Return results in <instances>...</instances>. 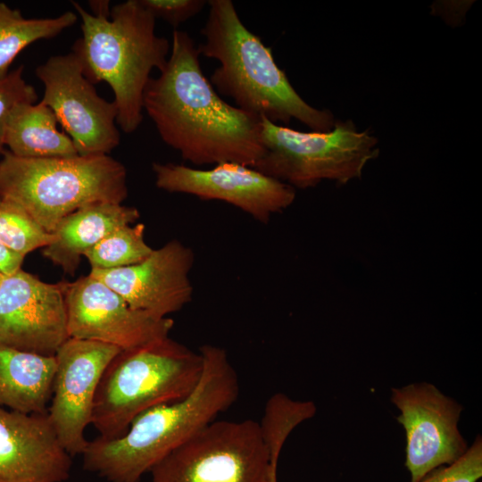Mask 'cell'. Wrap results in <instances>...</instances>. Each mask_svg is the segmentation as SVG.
Instances as JSON below:
<instances>
[{
  "label": "cell",
  "mask_w": 482,
  "mask_h": 482,
  "mask_svg": "<svg viewBox=\"0 0 482 482\" xmlns=\"http://www.w3.org/2000/svg\"><path fill=\"white\" fill-rule=\"evenodd\" d=\"M199 56L188 33L174 29L168 62L149 79L143 109L183 160L253 168L263 154L262 118L225 102L204 75Z\"/></svg>",
  "instance_id": "cell-1"
},
{
  "label": "cell",
  "mask_w": 482,
  "mask_h": 482,
  "mask_svg": "<svg viewBox=\"0 0 482 482\" xmlns=\"http://www.w3.org/2000/svg\"><path fill=\"white\" fill-rule=\"evenodd\" d=\"M41 102L54 112L79 155L109 154L120 140L114 102L100 96L74 53L51 56L36 69Z\"/></svg>",
  "instance_id": "cell-9"
},
{
  "label": "cell",
  "mask_w": 482,
  "mask_h": 482,
  "mask_svg": "<svg viewBox=\"0 0 482 482\" xmlns=\"http://www.w3.org/2000/svg\"><path fill=\"white\" fill-rule=\"evenodd\" d=\"M258 422L214 420L151 470L152 482H262L273 465Z\"/></svg>",
  "instance_id": "cell-8"
},
{
  "label": "cell",
  "mask_w": 482,
  "mask_h": 482,
  "mask_svg": "<svg viewBox=\"0 0 482 482\" xmlns=\"http://www.w3.org/2000/svg\"><path fill=\"white\" fill-rule=\"evenodd\" d=\"M71 463L47 412L0 407V482H63Z\"/></svg>",
  "instance_id": "cell-16"
},
{
  "label": "cell",
  "mask_w": 482,
  "mask_h": 482,
  "mask_svg": "<svg viewBox=\"0 0 482 482\" xmlns=\"http://www.w3.org/2000/svg\"><path fill=\"white\" fill-rule=\"evenodd\" d=\"M143 223L119 227L90 248L84 256L91 270H110L144 261L153 252L144 237Z\"/></svg>",
  "instance_id": "cell-21"
},
{
  "label": "cell",
  "mask_w": 482,
  "mask_h": 482,
  "mask_svg": "<svg viewBox=\"0 0 482 482\" xmlns=\"http://www.w3.org/2000/svg\"><path fill=\"white\" fill-rule=\"evenodd\" d=\"M120 351L112 345L69 337L54 354L56 370L47 415L71 457L81 455L87 445L85 429L91 423L99 382Z\"/></svg>",
  "instance_id": "cell-13"
},
{
  "label": "cell",
  "mask_w": 482,
  "mask_h": 482,
  "mask_svg": "<svg viewBox=\"0 0 482 482\" xmlns=\"http://www.w3.org/2000/svg\"><path fill=\"white\" fill-rule=\"evenodd\" d=\"M55 370L54 356L0 344V407L23 413L47 412Z\"/></svg>",
  "instance_id": "cell-18"
},
{
  "label": "cell",
  "mask_w": 482,
  "mask_h": 482,
  "mask_svg": "<svg viewBox=\"0 0 482 482\" xmlns=\"http://www.w3.org/2000/svg\"><path fill=\"white\" fill-rule=\"evenodd\" d=\"M69 337L131 350L169 337L173 320L132 308L119 294L90 274L66 283Z\"/></svg>",
  "instance_id": "cell-12"
},
{
  "label": "cell",
  "mask_w": 482,
  "mask_h": 482,
  "mask_svg": "<svg viewBox=\"0 0 482 482\" xmlns=\"http://www.w3.org/2000/svg\"><path fill=\"white\" fill-rule=\"evenodd\" d=\"M391 402L405 431V467L411 482H420L432 470L450 465L468 450L458 423L461 404L427 382L391 390Z\"/></svg>",
  "instance_id": "cell-10"
},
{
  "label": "cell",
  "mask_w": 482,
  "mask_h": 482,
  "mask_svg": "<svg viewBox=\"0 0 482 482\" xmlns=\"http://www.w3.org/2000/svg\"><path fill=\"white\" fill-rule=\"evenodd\" d=\"M4 276V274L1 272V270H0V282L2 281Z\"/></svg>",
  "instance_id": "cell-30"
},
{
  "label": "cell",
  "mask_w": 482,
  "mask_h": 482,
  "mask_svg": "<svg viewBox=\"0 0 482 482\" xmlns=\"http://www.w3.org/2000/svg\"><path fill=\"white\" fill-rule=\"evenodd\" d=\"M203 357L169 337L120 351L99 382L91 424L100 437L122 436L144 411L187 396L203 371Z\"/></svg>",
  "instance_id": "cell-5"
},
{
  "label": "cell",
  "mask_w": 482,
  "mask_h": 482,
  "mask_svg": "<svg viewBox=\"0 0 482 482\" xmlns=\"http://www.w3.org/2000/svg\"><path fill=\"white\" fill-rule=\"evenodd\" d=\"M21 65L0 79V154L4 151V134L8 119L16 106L23 103H36L37 92L23 78Z\"/></svg>",
  "instance_id": "cell-24"
},
{
  "label": "cell",
  "mask_w": 482,
  "mask_h": 482,
  "mask_svg": "<svg viewBox=\"0 0 482 482\" xmlns=\"http://www.w3.org/2000/svg\"><path fill=\"white\" fill-rule=\"evenodd\" d=\"M66 283H46L21 269L0 282V344L54 356L69 338Z\"/></svg>",
  "instance_id": "cell-14"
},
{
  "label": "cell",
  "mask_w": 482,
  "mask_h": 482,
  "mask_svg": "<svg viewBox=\"0 0 482 482\" xmlns=\"http://www.w3.org/2000/svg\"><path fill=\"white\" fill-rule=\"evenodd\" d=\"M316 406L312 401H296L282 393L273 395L266 403L259 424L262 440L273 461L278 462L281 450L291 432L312 418Z\"/></svg>",
  "instance_id": "cell-22"
},
{
  "label": "cell",
  "mask_w": 482,
  "mask_h": 482,
  "mask_svg": "<svg viewBox=\"0 0 482 482\" xmlns=\"http://www.w3.org/2000/svg\"><path fill=\"white\" fill-rule=\"evenodd\" d=\"M262 482H278V465H273Z\"/></svg>",
  "instance_id": "cell-29"
},
{
  "label": "cell",
  "mask_w": 482,
  "mask_h": 482,
  "mask_svg": "<svg viewBox=\"0 0 482 482\" xmlns=\"http://www.w3.org/2000/svg\"><path fill=\"white\" fill-rule=\"evenodd\" d=\"M137 208L115 203H93L65 216L52 232L54 240L43 248L44 257L73 275L81 256L115 229L133 224Z\"/></svg>",
  "instance_id": "cell-17"
},
{
  "label": "cell",
  "mask_w": 482,
  "mask_h": 482,
  "mask_svg": "<svg viewBox=\"0 0 482 482\" xmlns=\"http://www.w3.org/2000/svg\"><path fill=\"white\" fill-rule=\"evenodd\" d=\"M192 249L177 239L154 249L144 261L89 274L119 294L132 308L158 318L179 312L192 299Z\"/></svg>",
  "instance_id": "cell-15"
},
{
  "label": "cell",
  "mask_w": 482,
  "mask_h": 482,
  "mask_svg": "<svg viewBox=\"0 0 482 482\" xmlns=\"http://www.w3.org/2000/svg\"><path fill=\"white\" fill-rule=\"evenodd\" d=\"M208 18L201 34L200 54L220 65L210 82L217 93L234 100L245 112L270 121L288 124L292 119L312 131L327 132L336 120L330 111L306 103L276 63L271 49L250 31L230 0H210Z\"/></svg>",
  "instance_id": "cell-3"
},
{
  "label": "cell",
  "mask_w": 482,
  "mask_h": 482,
  "mask_svg": "<svg viewBox=\"0 0 482 482\" xmlns=\"http://www.w3.org/2000/svg\"><path fill=\"white\" fill-rule=\"evenodd\" d=\"M54 237L53 233L45 230L22 207L0 197V244L25 257L48 245Z\"/></svg>",
  "instance_id": "cell-23"
},
{
  "label": "cell",
  "mask_w": 482,
  "mask_h": 482,
  "mask_svg": "<svg viewBox=\"0 0 482 482\" xmlns=\"http://www.w3.org/2000/svg\"><path fill=\"white\" fill-rule=\"evenodd\" d=\"M481 478L482 439L481 436H477L460 459L432 470L420 482H478Z\"/></svg>",
  "instance_id": "cell-25"
},
{
  "label": "cell",
  "mask_w": 482,
  "mask_h": 482,
  "mask_svg": "<svg viewBox=\"0 0 482 482\" xmlns=\"http://www.w3.org/2000/svg\"><path fill=\"white\" fill-rule=\"evenodd\" d=\"M24 258L0 244V270L4 275H11L21 270Z\"/></svg>",
  "instance_id": "cell-27"
},
{
  "label": "cell",
  "mask_w": 482,
  "mask_h": 482,
  "mask_svg": "<svg viewBox=\"0 0 482 482\" xmlns=\"http://www.w3.org/2000/svg\"><path fill=\"white\" fill-rule=\"evenodd\" d=\"M54 112L41 101L23 103L12 112L5 129L4 146L20 158L71 157L78 154L71 137L57 129Z\"/></svg>",
  "instance_id": "cell-19"
},
{
  "label": "cell",
  "mask_w": 482,
  "mask_h": 482,
  "mask_svg": "<svg viewBox=\"0 0 482 482\" xmlns=\"http://www.w3.org/2000/svg\"><path fill=\"white\" fill-rule=\"evenodd\" d=\"M201 378L177 402L138 415L114 439L97 436L82 453L84 470L109 482H139L164 457L215 420L237 399L239 382L225 349L204 345Z\"/></svg>",
  "instance_id": "cell-2"
},
{
  "label": "cell",
  "mask_w": 482,
  "mask_h": 482,
  "mask_svg": "<svg viewBox=\"0 0 482 482\" xmlns=\"http://www.w3.org/2000/svg\"><path fill=\"white\" fill-rule=\"evenodd\" d=\"M261 118L263 154L253 168L294 188L323 180L345 184L379 154L377 137L351 120H337L327 132H302Z\"/></svg>",
  "instance_id": "cell-7"
},
{
  "label": "cell",
  "mask_w": 482,
  "mask_h": 482,
  "mask_svg": "<svg viewBox=\"0 0 482 482\" xmlns=\"http://www.w3.org/2000/svg\"><path fill=\"white\" fill-rule=\"evenodd\" d=\"M78 21L71 11L50 18H26L18 9L0 2V79L10 72L16 56L30 44L58 36Z\"/></svg>",
  "instance_id": "cell-20"
},
{
  "label": "cell",
  "mask_w": 482,
  "mask_h": 482,
  "mask_svg": "<svg viewBox=\"0 0 482 482\" xmlns=\"http://www.w3.org/2000/svg\"><path fill=\"white\" fill-rule=\"evenodd\" d=\"M152 170L155 185L162 190L222 201L261 223L288 208L295 198L293 187L237 162L219 163L205 170L154 162Z\"/></svg>",
  "instance_id": "cell-11"
},
{
  "label": "cell",
  "mask_w": 482,
  "mask_h": 482,
  "mask_svg": "<svg viewBox=\"0 0 482 482\" xmlns=\"http://www.w3.org/2000/svg\"><path fill=\"white\" fill-rule=\"evenodd\" d=\"M89 6L91 9V12L95 16H104V17H110L111 16V10L110 7V1L106 0H93L89 1Z\"/></svg>",
  "instance_id": "cell-28"
},
{
  "label": "cell",
  "mask_w": 482,
  "mask_h": 482,
  "mask_svg": "<svg viewBox=\"0 0 482 482\" xmlns=\"http://www.w3.org/2000/svg\"><path fill=\"white\" fill-rule=\"evenodd\" d=\"M127 170L109 154L26 159L4 150L0 158V197L22 207L45 230L93 203L122 204Z\"/></svg>",
  "instance_id": "cell-6"
},
{
  "label": "cell",
  "mask_w": 482,
  "mask_h": 482,
  "mask_svg": "<svg viewBox=\"0 0 482 482\" xmlns=\"http://www.w3.org/2000/svg\"><path fill=\"white\" fill-rule=\"evenodd\" d=\"M155 19L174 28L198 14L207 4L204 0H138Z\"/></svg>",
  "instance_id": "cell-26"
},
{
  "label": "cell",
  "mask_w": 482,
  "mask_h": 482,
  "mask_svg": "<svg viewBox=\"0 0 482 482\" xmlns=\"http://www.w3.org/2000/svg\"><path fill=\"white\" fill-rule=\"evenodd\" d=\"M71 3L81 19L82 31L71 52L90 82L110 86L117 125L123 132L133 133L143 121V97L151 71L164 69L170 43L155 34L156 19L138 0L113 5L110 17L95 16L79 3Z\"/></svg>",
  "instance_id": "cell-4"
}]
</instances>
